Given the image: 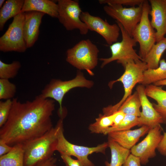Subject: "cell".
Segmentation results:
<instances>
[{"instance_id": "6da1fadb", "label": "cell", "mask_w": 166, "mask_h": 166, "mask_svg": "<svg viewBox=\"0 0 166 166\" xmlns=\"http://www.w3.org/2000/svg\"><path fill=\"white\" fill-rule=\"evenodd\" d=\"M8 119L0 129V140L13 146L24 144L43 135L53 127L51 117L55 101L41 94L31 101L12 99Z\"/></svg>"}, {"instance_id": "7a4b0ae2", "label": "cell", "mask_w": 166, "mask_h": 166, "mask_svg": "<svg viewBox=\"0 0 166 166\" xmlns=\"http://www.w3.org/2000/svg\"><path fill=\"white\" fill-rule=\"evenodd\" d=\"M56 125L43 135L23 144L24 166H36L53 157L56 151L60 130L65 118L59 117Z\"/></svg>"}, {"instance_id": "3957f363", "label": "cell", "mask_w": 166, "mask_h": 166, "mask_svg": "<svg viewBox=\"0 0 166 166\" xmlns=\"http://www.w3.org/2000/svg\"><path fill=\"white\" fill-rule=\"evenodd\" d=\"M93 81L86 79L83 73L78 70L74 78L63 81L53 79L46 85L40 94L45 98H50L57 101L59 105L58 110L59 117L66 116V110L62 106L64 96L71 89L77 87L90 89L94 85Z\"/></svg>"}, {"instance_id": "277c9868", "label": "cell", "mask_w": 166, "mask_h": 166, "mask_svg": "<svg viewBox=\"0 0 166 166\" xmlns=\"http://www.w3.org/2000/svg\"><path fill=\"white\" fill-rule=\"evenodd\" d=\"M99 50L96 45L89 39L82 40L66 51V61L81 70H85L90 75L97 65Z\"/></svg>"}, {"instance_id": "5b68a950", "label": "cell", "mask_w": 166, "mask_h": 166, "mask_svg": "<svg viewBox=\"0 0 166 166\" xmlns=\"http://www.w3.org/2000/svg\"><path fill=\"white\" fill-rule=\"evenodd\" d=\"M124 71L118 79L111 81L109 86L111 88L116 82H121L123 84L124 94L121 100L113 105H110L106 107V111L112 114L117 111L126 99L131 95L132 90L137 83L140 84L143 79L144 73L148 69L146 63L144 61L135 62L133 61L127 62L124 67Z\"/></svg>"}, {"instance_id": "8992f818", "label": "cell", "mask_w": 166, "mask_h": 166, "mask_svg": "<svg viewBox=\"0 0 166 166\" xmlns=\"http://www.w3.org/2000/svg\"><path fill=\"white\" fill-rule=\"evenodd\" d=\"M116 22L120 28L122 40L120 42H117L109 46L111 52L110 57L99 59L102 61L101 68L115 61L118 63L121 64L124 67L127 62L130 61H133L135 62L144 61L133 48L136 45V42L120 23Z\"/></svg>"}, {"instance_id": "52a82bcc", "label": "cell", "mask_w": 166, "mask_h": 166, "mask_svg": "<svg viewBox=\"0 0 166 166\" xmlns=\"http://www.w3.org/2000/svg\"><path fill=\"white\" fill-rule=\"evenodd\" d=\"M150 10L148 1L144 0L140 21L132 34V37L139 44V55L144 61L152 47L156 42V31L149 18Z\"/></svg>"}, {"instance_id": "ba28073f", "label": "cell", "mask_w": 166, "mask_h": 166, "mask_svg": "<svg viewBox=\"0 0 166 166\" xmlns=\"http://www.w3.org/2000/svg\"><path fill=\"white\" fill-rule=\"evenodd\" d=\"M63 126L59 132L56 151L61 155H65L76 157L81 162L82 166H95L88 158V156L94 153L105 154L106 149L108 147L107 142H104L94 147L80 146L69 142L64 134Z\"/></svg>"}, {"instance_id": "9c48e42d", "label": "cell", "mask_w": 166, "mask_h": 166, "mask_svg": "<svg viewBox=\"0 0 166 166\" xmlns=\"http://www.w3.org/2000/svg\"><path fill=\"white\" fill-rule=\"evenodd\" d=\"M25 13H21L14 18L4 34L0 38V50L23 53L27 49L25 40L23 26Z\"/></svg>"}, {"instance_id": "30bf717a", "label": "cell", "mask_w": 166, "mask_h": 166, "mask_svg": "<svg viewBox=\"0 0 166 166\" xmlns=\"http://www.w3.org/2000/svg\"><path fill=\"white\" fill-rule=\"evenodd\" d=\"M58 15L60 22L68 31L79 30L81 34L86 35L89 31L80 19L82 11L78 2L73 0H58Z\"/></svg>"}, {"instance_id": "8fae6325", "label": "cell", "mask_w": 166, "mask_h": 166, "mask_svg": "<svg viewBox=\"0 0 166 166\" xmlns=\"http://www.w3.org/2000/svg\"><path fill=\"white\" fill-rule=\"evenodd\" d=\"M143 3L137 6L129 8L119 4H109L104 6L103 10L107 15L120 23L132 37L141 17Z\"/></svg>"}, {"instance_id": "7c38bea8", "label": "cell", "mask_w": 166, "mask_h": 166, "mask_svg": "<svg viewBox=\"0 0 166 166\" xmlns=\"http://www.w3.org/2000/svg\"><path fill=\"white\" fill-rule=\"evenodd\" d=\"M80 19L89 30L100 35L109 46L117 42L120 29L117 23L110 24L106 20L92 15L88 11H82Z\"/></svg>"}, {"instance_id": "4fadbf2b", "label": "cell", "mask_w": 166, "mask_h": 166, "mask_svg": "<svg viewBox=\"0 0 166 166\" xmlns=\"http://www.w3.org/2000/svg\"><path fill=\"white\" fill-rule=\"evenodd\" d=\"M161 132L160 125L150 129L145 138L131 148V153L139 158L141 164H146L149 159L155 156L156 150L163 136Z\"/></svg>"}, {"instance_id": "5bb4252c", "label": "cell", "mask_w": 166, "mask_h": 166, "mask_svg": "<svg viewBox=\"0 0 166 166\" xmlns=\"http://www.w3.org/2000/svg\"><path fill=\"white\" fill-rule=\"evenodd\" d=\"M144 86L140 84L136 88L142 107V111L138 117L139 126L145 125L150 129L163 123L162 118L148 99L145 92Z\"/></svg>"}, {"instance_id": "9a60e30c", "label": "cell", "mask_w": 166, "mask_h": 166, "mask_svg": "<svg viewBox=\"0 0 166 166\" xmlns=\"http://www.w3.org/2000/svg\"><path fill=\"white\" fill-rule=\"evenodd\" d=\"M148 2L151 7L150 23L156 30L157 42L164 38L166 34V0H149Z\"/></svg>"}, {"instance_id": "2e32d148", "label": "cell", "mask_w": 166, "mask_h": 166, "mask_svg": "<svg viewBox=\"0 0 166 166\" xmlns=\"http://www.w3.org/2000/svg\"><path fill=\"white\" fill-rule=\"evenodd\" d=\"M45 14L35 11L25 12L23 32L27 48L32 47L38 39L40 26Z\"/></svg>"}, {"instance_id": "e0dca14e", "label": "cell", "mask_w": 166, "mask_h": 166, "mask_svg": "<svg viewBox=\"0 0 166 166\" xmlns=\"http://www.w3.org/2000/svg\"><path fill=\"white\" fill-rule=\"evenodd\" d=\"M150 128L143 125L137 129L113 132L109 133L108 137L122 147L130 149L135 145L140 137L148 133Z\"/></svg>"}, {"instance_id": "ac0fdd59", "label": "cell", "mask_w": 166, "mask_h": 166, "mask_svg": "<svg viewBox=\"0 0 166 166\" xmlns=\"http://www.w3.org/2000/svg\"><path fill=\"white\" fill-rule=\"evenodd\" d=\"M35 11L46 14L53 18H57V3L49 0H24L21 13Z\"/></svg>"}, {"instance_id": "d6986e66", "label": "cell", "mask_w": 166, "mask_h": 166, "mask_svg": "<svg viewBox=\"0 0 166 166\" xmlns=\"http://www.w3.org/2000/svg\"><path fill=\"white\" fill-rule=\"evenodd\" d=\"M145 92L147 96L154 100L157 104H153L155 110L161 117L163 123L166 124V91L161 87L150 84L146 86Z\"/></svg>"}, {"instance_id": "ffe728a7", "label": "cell", "mask_w": 166, "mask_h": 166, "mask_svg": "<svg viewBox=\"0 0 166 166\" xmlns=\"http://www.w3.org/2000/svg\"><path fill=\"white\" fill-rule=\"evenodd\" d=\"M24 0H7L0 10V30L2 31L7 21L21 13Z\"/></svg>"}, {"instance_id": "44dd1931", "label": "cell", "mask_w": 166, "mask_h": 166, "mask_svg": "<svg viewBox=\"0 0 166 166\" xmlns=\"http://www.w3.org/2000/svg\"><path fill=\"white\" fill-rule=\"evenodd\" d=\"M107 143L111 151V159L110 163L105 162V166H122L130 154V150L122 147L109 137Z\"/></svg>"}, {"instance_id": "7402d4cb", "label": "cell", "mask_w": 166, "mask_h": 166, "mask_svg": "<svg viewBox=\"0 0 166 166\" xmlns=\"http://www.w3.org/2000/svg\"><path fill=\"white\" fill-rule=\"evenodd\" d=\"M0 166H24V149L22 144L13 146L10 151L0 156Z\"/></svg>"}, {"instance_id": "603a6c76", "label": "cell", "mask_w": 166, "mask_h": 166, "mask_svg": "<svg viewBox=\"0 0 166 166\" xmlns=\"http://www.w3.org/2000/svg\"><path fill=\"white\" fill-rule=\"evenodd\" d=\"M166 50V38L156 42L152 47L144 60L148 69H155L159 66L161 57Z\"/></svg>"}, {"instance_id": "cb8c5ba5", "label": "cell", "mask_w": 166, "mask_h": 166, "mask_svg": "<svg viewBox=\"0 0 166 166\" xmlns=\"http://www.w3.org/2000/svg\"><path fill=\"white\" fill-rule=\"evenodd\" d=\"M166 79V61L163 59L160 60L158 68L148 69L144 72L143 80L140 84L146 86Z\"/></svg>"}, {"instance_id": "d4e9b609", "label": "cell", "mask_w": 166, "mask_h": 166, "mask_svg": "<svg viewBox=\"0 0 166 166\" xmlns=\"http://www.w3.org/2000/svg\"><path fill=\"white\" fill-rule=\"evenodd\" d=\"M141 107L140 100L136 91L126 99L118 110L122 111L125 114L139 117L141 113L140 111Z\"/></svg>"}, {"instance_id": "484cf974", "label": "cell", "mask_w": 166, "mask_h": 166, "mask_svg": "<svg viewBox=\"0 0 166 166\" xmlns=\"http://www.w3.org/2000/svg\"><path fill=\"white\" fill-rule=\"evenodd\" d=\"M113 125L111 115L100 114L95 121L90 124L88 127L89 130L93 133L103 134L105 135L107 130Z\"/></svg>"}, {"instance_id": "4316f807", "label": "cell", "mask_w": 166, "mask_h": 166, "mask_svg": "<svg viewBox=\"0 0 166 166\" xmlns=\"http://www.w3.org/2000/svg\"><path fill=\"white\" fill-rule=\"evenodd\" d=\"M18 61H14L10 64H7L0 60V79L9 80L14 78L21 67Z\"/></svg>"}, {"instance_id": "83f0119b", "label": "cell", "mask_w": 166, "mask_h": 166, "mask_svg": "<svg viewBox=\"0 0 166 166\" xmlns=\"http://www.w3.org/2000/svg\"><path fill=\"white\" fill-rule=\"evenodd\" d=\"M138 117L126 114L122 122L118 125L109 128L106 131L105 135L113 132L119 131L129 130L132 128L138 125Z\"/></svg>"}, {"instance_id": "f1b7e54d", "label": "cell", "mask_w": 166, "mask_h": 166, "mask_svg": "<svg viewBox=\"0 0 166 166\" xmlns=\"http://www.w3.org/2000/svg\"><path fill=\"white\" fill-rule=\"evenodd\" d=\"M16 85L9 80L0 79V100H7L14 98L16 93Z\"/></svg>"}, {"instance_id": "f546056e", "label": "cell", "mask_w": 166, "mask_h": 166, "mask_svg": "<svg viewBox=\"0 0 166 166\" xmlns=\"http://www.w3.org/2000/svg\"><path fill=\"white\" fill-rule=\"evenodd\" d=\"M13 104L12 99L0 101V127L7 121L9 116Z\"/></svg>"}, {"instance_id": "4dcf8cb0", "label": "cell", "mask_w": 166, "mask_h": 166, "mask_svg": "<svg viewBox=\"0 0 166 166\" xmlns=\"http://www.w3.org/2000/svg\"><path fill=\"white\" fill-rule=\"evenodd\" d=\"M144 0H99L100 4H116L129 6L131 7L138 6L143 3Z\"/></svg>"}, {"instance_id": "1f68e13d", "label": "cell", "mask_w": 166, "mask_h": 166, "mask_svg": "<svg viewBox=\"0 0 166 166\" xmlns=\"http://www.w3.org/2000/svg\"><path fill=\"white\" fill-rule=\"evenodd\" d=\"M61 157L66 166H82L78 160L73 159L71 156L65 155H61Z\"/></svg>"}, {"instance_id": "d6a6232c", "label": "cell", "mask_w": 166, "mask_h": 166, "mask_svg": "<svg viewBox=\"0 0 166 166\" xmlns=\"http://www.w3.org/2000/svg\"><path fill=\"white\" fill-rule=\"evenodd\" d=\"M141 164L139 158L131 153L122 166H141Z\"/></svg>"}, {"instance_id": "836d02e7", "label": "cell", "mask_w": 166, "mask_h": 166, "mask_svg": "<svg viewBox=\"0 0 166 166\" xmlns=\"http://www.w3.org/2000/svg\"><path fill=\"white\" fill-rule=\"evenodd\" d=\"M111 115L113 122V125L112 127H114L118 125L122 122L126 114L121 111L117 110Z\"/></svg>"}, {"instance_id": "e575fe53", "label": "cell", "mask_w": 166, "mask_h": 166, "mask_svg": "<svg viewBox=\"0 0 166 166\" xmlns=\"http://www.w3.org/2000/svg\"><path fill=\"white\" fill-rule=\"evenodd\" d=\"M157 149L162 155L166 157V132L164 133Z\"/></svg>"}, {"instance_id": "d590c367", "label": "cell", "mask_w": 166, "mask_h": 166, "mask_svg": "<svg viewBox=\"0 0 166 166\" xmlns=\"http://www.w3.org/2000/svg\"><path fill=\"white\" fill-rule=\"evenodd\" d=\"M12 148L13 146L8 145L4 141L0 140V156L9 152Z\"/></svg>"}, {"instance_id": "8d00e7d4", "label": "cell", "mask_w": 166, "mask_h": 166, "mask_svg": "<svg viewBox=\"0 0 166 166\" xmlns=\"http://www.w3.org/2000/svg\"><path fill=\"white\" fill-rule=\"evenodd\" d=\"M57 161L56 158L52 157L47 160L38 164L36 166H53Z\"/></svg>"}, {"instance_id": "74e56055", "label": "cell", "mask_w": 166, "mask_h": 166, "mask_svg": "<svg viewBox=\"0 0 166 166\" xmlns=\"http://www.w3.org/2000/svg\"><path fill=\"white\" fill-rule=\"evenodd\" d=\"M153 85L157 86L166 85V79L154 83Z\"/></svg>"}, {"instance_id": "f35d334b", "label": "cell", "mask_w": 166, "mask_h": 166, "mask_svg": "<svg viewBox=\"0 0 166 166\" xmlns=\"http://www.w3.org/2000/svg\"><path fill=\"white\" fill-rule=\"evenodd\" d=\"M5 0H0V7L1 8L3 6L2 5L3 4L4 2H5Z\"/></svg>"}, {"instance_id": "ab89813d", "label": "cell", "mask_w": 166, "mask_h": 166, "mask_svg": "<svg viewBox=\"0 0 166 166\" xmlns=\"http://www.w3.org/2000/svg\"><path fill=\"white\" fill-rule=\"evenodd\" d=\"M53 166H57L56 165V164H55L54 165H53Z\"/></svg>"}]
</instances>
